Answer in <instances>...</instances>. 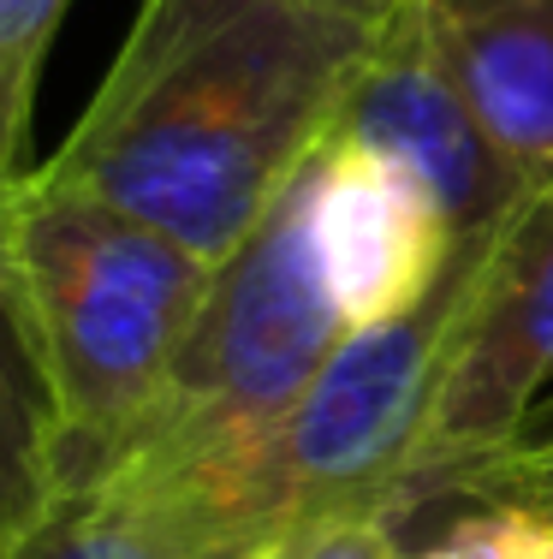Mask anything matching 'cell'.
I'll return each mask as SVG.
<instances>
[{
	"label": "cell",
	"mask_w": 553,
	"mask_h": 559,
	"mask_svg": "<svg viewBox=\"0 0 553 559\" xmlns=\"http://www.w3.org/2000/svg\"><path fill=\"white\" fill-rule=\"evenodd\" d=\"M553 381V185H536L506 226L458 262L453 322L441 340L399 530L429 506H465L477 483L530 435V405Z\"/></svg>",
	"instance_id": "5b68a950"
},
{
	"label": "cell",
	"mask_w": 553,
	"mask_h": 559,
	"mask_svg": "<svg viewBox=\"0 0 553 559\" xmlns=\"http://www.w3.org/2000/svg\"><path fill=\"white\" fill-rule=\"evenodd\" d=\"M256 559H417L405 530L375 524V518H351V524H315L292 536L268 542Z\"/></svg>",
	"instance_id": "4fadbf2b"
},
{
	"label": "cell",
	"mask_w": 553,
	"mask_h": 559,
	"mask_svg": "<svg viewBox=\"0 0 553 559\" xmlns=\"http://www.w3.org/2000/svg\"><path fill=\"white\" fill-rule=\"evenodd\" d=\"M304 203L315 262L346 334L411 316L453 269V233L423 179L369 143L327 138L304 167Z\"/></svg>",
	"instance_id": "52a82bcc"
},
{
	"label": "cell",
	"mask_w": 553,
	"mask_h": 559,
	"mask_svg": "<svg viewBox=\"0 0 553 559\" xmlns=\"http://www.w3.org/2000/svg\"><path fill=\"white\" fill-rule=\"evenodd\" d=\"M24 173H0V554L60 500V411L19 250Z\"/></svg>",
	"instance_id": "9c48e42d"
},
{
	"label": "cell",
	"mask_w": 553,
	"mask_h": 559,
	"mask_svg": "<svg viewBox=\"0 0 553 559\" xmlns=\"http://www.w3.org/2000/svg\"><path fill=\"white\" fill-rule=\"evenodd\" d=\"M417 559H553V512L536 500H470L417 542Z\"/></svg>",
	"instance_id": "7c38bea8"
},
{
	"label": "cell",
	"mask_w": 553,
	"mask_h": 559,
	"mask_svg": "<svg viewBox=\"0 0 553 559\" xmlns=\"http://www.w3.org/2000/svg\"><path fill=\"white\" fill-rule=\"evenodd\" d=\"M536 506H548V512H553V500H536Z\"/></svg>",
	"instance_id": "2e32d148"
},
{
	"label": "cell",
	"mask_w": 553,
	"mask_h": 559,
	"mask_svg": "<svg viewBox=\"0 0 553 559\" xmlns=\"http://www.w3.org/2000/svg\"><path fill=\"white\" fill-rule=\"evenodd\" d=\"M434 48L524 191L553 185V0H417Z\"/></svg>",
	"instance_id": "ba28073f"
},
{
	"label": "cell",
	"mask_w": 553,
	"mask_h": 559,
	"mask_svg": "<svg viewBox=\"0 0 553 559\" xmlns=\"http://www.w3.org/2000/svg\"><path fill=\"white\" fill-rule=\"evenodd\" d=\"M0 559H232L191 524L120 488L55 500Z\"/></svg>",
	"instance_id": "30bf717a"
},
{
	"label": "cell",
	"mask_w": 553,
	"mask_h": 559,
	"mask_svg": "<svg viewBox=\"0 0 553 559\" xmlns=\"http://www.w3.org/2000/svg\"><path fill=\"white\" fill-rule=\"evenodd\" d=\"M369 36L304 0H143L36 173L220 269L334 138Z\"/></svg>",
	"instance_id": "6da1fadb"
},
{
	"label": "cell",
	"mask_w": 553,
	"mask_h": 559,
	"mask_svg": "<svg viewBox=\"0 0 553 559\" xmlns=\"http://www.w3.org/2000/svg\"><path fill=\"white\" fill-rule=\"evenodd\" d=\"M72 0H0V173H31V119L48 48Z\"/></svg>",
	"instance_id": "8fae6325"
},
{
	"label": "cell",
	"mask_w": 553,
	"mask_h": 559,
	"mask_svg": "<svg viewBox=\"0 0 553 559\" xmlns=\"http://www.w3.org/2000/svg\"><path fill=\"white\" fill-rule=\"evenodd\" d=\"M334 138L369 143L399 167H411L441 209L458 257H477L512 209L530 197L518 173L500 162L482 119L470 114L465 90L453 84L417 0H399L387 19H375L369 55L339 102Z\"/></svg>",
	"instance_id": "8992f818"
},
{
	"label": "cell",
	"mask_w": 553,
	"mask_h": 559,
	"mask_svg": "<svg viewBox=\"0 0 553 559\" xmlns=\"http://www.w3.org/2000/svg\"><path fill=\"white\" fill-rule=\"evenodd\" d=\"M470 500H553V435L548 441H524L518 452H506V459L477 483Z\"/></svg>",
	"instance_id": "5bb4252c"
},
{
	"label": "cell",
	"mask_w": 553,
	"mask_h": 559,
	"mask_svg": "<svg viewBox=\"0 0 553 559\" xmlns=\"http://www.w3.org/2000/svg\"><path fill=\"white\" fill-rule=\"evenodd\" d=\"M304 7H327V12H346V19H363V24H375V19H387L399 0H304Z\"/></svg>",
	"instance_id": "9a60e30c"
},
{
	"label": "cell",
	"mask_w": 553,
	"mask_h": 559,
	"mask_svg": "<svg viewBox=\"0 0 553 559\" xmlns=\"http://www.w3.org/2000/svg\"><path fill=\"white\" fill-rule=\"evenodd\" d=\"M339 340L346 322L315 262L304 173H298L268 221L215 269L208 304L167 376L161 405L149 411L120 471L101 488L161 506L232 559H250L232 536L239 488Z\"/></svg>",
	"instance_id": "7a4b0ae2"
},
{
	"label": "cell",
	"mask_w": 553,
	"mask_h": 559,
	"mask_svg": "<svg viewBox=\"0 0 553 559\" xmlns=\"http://www.w3.org/2000/svg\"><path fill=\"white\" fill-rule=\"evenodd\" d=\"M458 262L465 257L453 250L446 280L411 316L339 340L298 411L286 417V429L250 464L232 506V536L244 542L250 559L268 542L315 524L375 518L399 530V488L423 429L446 322H453Z\"/></svg>",
	"instance_id": "277c9868"
},
{
	"label": "cell",
	"mask_w": 553,
	"mask_h": 559,
	"mask_svg": "<svg viewBox=\"0 0 553 559\" xmlns=\"http://www.w3.org/2000/svg\"><path fill=\"white\" fill-rule=\"evenodd\" d=\"M19 250L60 411V500L89 495L161 405L215 269L36 167L19 191Z\"/></svg>",
	"instance_id": "3957f363"
}]
</instances>
